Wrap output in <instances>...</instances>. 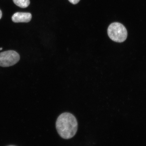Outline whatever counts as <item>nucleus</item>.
<instances>
[{
    "mask_svg": "<svg viewBox=\"0 0 146 146\" xmlns=\"http://www.w3.org/2000/svg\"><path fill=\"white\" fill-rule=\"evenodd\" d=\"M56 127L58 134L62 138L69 139L73 137L77 132V120L70 113H63L58 117L56 120Z\"/></svg>",
    "mask_w": 146,
    "mask_h": 146,
    "instance_id": "obj_1",
    "label": "nucleus"
},
{
    "mask_svg": "<svg viewBox=\"0 0 146 146\" xmlns=\"http://www.w3.org/2000/svg\"><path fill=\"white\" fill-rule=\"evenodd\" d=\"M108 34L112 40L119 43L125 40L127 35V29L125 27L119 23L111 24L108 29Z\"/></svg>",
    "mask_w": 146,
    "mask_h": 146,
    "instance_id": "obj_2",
    "label": "nucleus"
},
{
    "mask_svg": "<svg viewBox=\"0 0 146 146\" xmlns=\"http://www.w3.org/2000/svg\"><path fill=\"white\" fill-rule=\"evenodd\" d=\"M20 56L14 50H8L0 53V66L8 67L12 66L19 61Z\"/></svg>",
    "mask_w": 146,
    "mask_h": 146,
    "instance_id": "obj_3",
    "label": "nucleus"
},
{
    "mask_svg": "<svg viewBox=\"0 0 146 146\" xmlns=\"http://www.w3.org/2000/svg\"><path fill=\"white\" fill-rule=\"evenodd\" d=\"M32 18V14L29 13L17 12L12 16V19L14 23H29Z\"/></svg>",
    "mask_w": 146,
    "mask_h": 146,
    "instance_id": "obj_4",
    "label": "nucleus"
},
{
    "mask_svg": "<svg viewBox=\"0 0 146 146\" xmlns=\"http://www.w3.org/2000/svg\"><path fill=\"white\" fill-rule=\"evenodd\" d=\"M15 4L20 8H25L30 4V0H13Z\"/></svg>",
    "mask_w": 146,
    "mask_h": 146,
    "instance_id": "obj_5",
    "label": "nucleus"
},
{
    "mask_svg": "<svg viewBox=\"0 0 146 146\" xmlns=\"http://www.w3.org/2000/svg\"><path fill=\"white\" fill-rule=\"evenodd\" d=\"M69 2L72 4L76 5L77 4L80 0H68Z\"/></svg>",
    "mask_w": 146,
    "mask_h": 146,
    "instance_id": "obj_6",
    "label": "nucleus"
},
{
    "mask_svg": "<svg viewBox=\"0 0 146 146\" xmlns=\"http://www.w3.org/2000/svg\"><path fill=\"white\" fill-rule=\"evenodd\" d=\"M2 16V13L1 10H0V19H1V18Z\"/></svg>",
    "mask_w": 146,
    "mask_h": 146,
    "instance_id": "obj_7",
    "label": "nucleus"
},
{
    "mask_svg": "<svg viewBox=\"0 0 146 146\" xmlns=\"http://www.w3.org/2000/svg\"><path fill=\"white\" fill-rule=\"evenodd\" d=\"M3 50V48H0V50Z\"/></svg>",
    "mask_w": 146,
    "mask_h": 146,
    "instance_id": "obj_8",
    "label": "nucleus"
},
{
    "mask_svg": "<svg viewBox=\"0 0 146 146\" xmlns=\"http://www.w3.org/2000/svg\"></svg>",
    "mask_w": 146,
    "mask_h": 146,
    "instance_id": "obj_9",
    "label": "nucleus"
}]
</instances>
